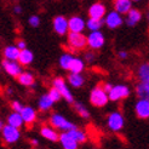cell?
I'll use <instances>...</instances> for the list:
<instances>
[{
    "label": "cell",
    "instance_id": "cell-1",
    "mask_svg": "<svg viewBox=\"0 0 149 149\" xmlns=\"http://www.w3.org/2000/svg\"><path fill=\"white\" fill-rule=\"evenodd\" d=\"M90 102L93 107H97V108H102L104 106H107V103L109 102L108 92L102 86L93 87L90 92Z\"/></svg>",
    "mask_w": 149,
    "mask_h": 149
},
{
    "label": "cell",
    "instance_id": "cell-2",
    "mask_svg": "<svg viewBox=\"0 0 149 149\" xmlns=\"http://www.w3.org/2000/svg\"><path fill=\"white\" fill-rule=\"evenodd\" d=\"M50 125L54 126L55 129H58L59 131H63V132H68V131L77 127V126L72 121H69L65 116L58 114V113H55L50 116Z\"/></svg>",
    "mask_w": 149,
    "mask_h": 149
},
{
    "label": "cell",
    "instance_id": "cell-3",
    "mask_svg": "<svg viewBox=\"0 0 149 149\" xmlns=\"http://www.w3.org/2000/svg\"><path fill=\"white\" fill-rule=\"evenodd\" d=\"M67 41L72 50H84L87 46V36H85L83 33H74L69 32L67 35Z\"/></svg>",
    "mask_w": 149,
    "mask_h": 149
},
{
    "label": "cell",
    "instance_id": "cell-4",
    "mask_svg": "<svg viewBox=\"0 0 149 149\" xmlns=\"http://www.w3.org/2000/svg\"><path fill=\"white\" fill-rule=\"evenodd\" d=\"M125 119L120 111H111L107 118V126L110 131L119 132L124 129Z\"/></svg>",
    "mask_w": 149,
    "mask_h": 149
},
{
    "label": "cell",
    "instance_id": "cell-5",
    "mask_svg": "<svg viewBox=\"0 0 149 149\" xmlns=\"http://www.w3.org/2000/svg\"><path fill=\"white\" fill-rule=\"evenodd\" d=\"M52 84H54V87H56L57 90L61 92L62 97L68 102V103H74V96L72 93V91L69 90L68 85H67L65 80L61 77H57L54 79V81H52Z\"/></svg>",
    "mask_w": 149,
    "mask_h": 149
},
{
    "label": "cell",
    "instance_id": "cell-6",
    "mask_svg": "<svg viewBox=\"0 0 149 149\" xmlns=\"http://www.w3.org/2000/svg\"><path fill=\"white\" fill-rule=\"evenodd\" d=\"M130 87L126 86V85H114L113 88L110 90V92L108 93L109 96V101L111 102H118V101H121L127 98L130 96Z\"/></svg>",
    "mask_w": 149,
    "mask_h": 149
},
{
    "label": "cell",
    "instance_id": "cell-7",
    "mask_svg": "<svg viewBox=\"0 0 149 149\" xmlns=\"http://www.w3.org/2000/svg\"><path fill=\"white\" fill-rule=\"evenodd\" d=\"M104 44H106V36L102 32H90L87 35V46L91 50H100L104 46Z\"/></svg>",
    "mask_w": 149,
    "mask_h": 149
},
{
    "label": "cell",
    "instance_id": "cell-8",
    "mask_svg": "<svg viewBox=\"0 0 149 149\" xmlns=\"http://www.w3.org/2000/svg\"><path fill=\"white\" fill-rule=\"evenodd\" d=\"M124 22L125 21L123 18V15L119 13L115 10L110 11V12H107L106 17H104V24H106L109 29H116V28L120 27Z\"/></svg>",
    "mask_w": 149,
    "mask_h": 149
},
{
    "label": "cell",
    "instance_id": "cell-9",
    "mask_svg": "<svg viewBox=\"0 0 149 149\" xmlns=\"http://www.w3.org/2000/svg\"><path fill=\"white\" fill-rule=\"evenodd\" d=\"M3 69L6 72V74H9L10 77L17 78L19 74L23 72L22 69V64L18 61H10V59H4L1 62Z\"/></svg>",
    "mask_w": 149,
    "mask_h": 149
},
{
    "label": "cell",
    "instance_id": "cell-10",
    "mask_svg": "<svg viewBox=\"0 0 149 149\" xmlns=\"http://www.w3.org/2000/svg\"><path fill=\"white\" fill-rule=\"evenodd\" d=\"M52 27H54L55 33L58 35H65L69 32V22L64 16H62V15H58V16H56L54 18Z\"/></svg>",
    "mask_w": 149,
    "mask_h": 149
},
{
    "label": "cell",
    "instance_id": "cell-11",
    "mask_svg": "<svg viewBox=\"0 0 149 149\" xmlns=\"http://www.w3.org/2000/svg\"><path fill=\"white\" fill-rule=\"evenodd\" d=\"M3 138L6 143L12 144V143H16L17 141L21 137V132L19 129L17 127H13L11 125H5L4 129H3Z\"/></svg>",
    "mask_w": 149,
    "mask_h": 149
},
{
    "label": "cell",
    "instance_id": "cell-12",
    "mask_svg": "<svg viewBox=\"0 0 149 149\" xmlns=\"http://www.w3.org/2000/svg\"><path fill=\"white\" fill-rule=\"evenodd\" d=\"M88 17L90 18H97V19H104L107 15V9L104 4L102 3H95L88 7Z\"/></svg>",
    "mask_w": 149,
    "mask_h": 149
},
{
    "label": "cell",
    "instance_id": "cell-13",
    "mask_svg": "<svg viewBox=\"0 0 149 149\" xmlns=\"http://www.w3.org/2000/svg\"><path fill=\"white\" fill-rule=\"evenodd\" d=\"M135 113L139 119H149V101L138 98L135 104Z\"/></svg>",
    "mask_w": 149,
    "mask_h": 149
},
{
    "label": "cell",
    "instance_id": "cell-14",
    "mask_svg": "<svg viewBox=\"0 0 149 149\" xmlns=\"http://www.w3.org/2000/svg\"><path fill=\"white\" fill-rule=\"evenodd\" d=\"M69 32L74 33H83L86 28V21L80 16H72L69 19Z\"/></svg>",
    "mask_w": 149,
    "mask_h": 149
},
{
    "label": "cell",
    "instance_id": "cell-15",
    "mask_svg": "<svg viewBox=\"0 0 149 149\" xmlns=\"http://www.w3.org/2000/svg\"><path fill=\"white\" fill-rule=\"evenodd\" d=\"M40 135L47 139V141H51V142H57V141H59V135L58 132L55 130L54 126L51 125H45L42 126V127L40 129Z\"/></svg>",
    "mask_w": 149,
    "mask_h": 149
},
{
    "label": "cell",
    "instance_id": "cell-16",
    "mask_svg": "<svg viewBox=\"0 0 149 149\" xmlns=\"http://www.w3.org/2000/svg\"><path fill=\"white\" fill-rule=\"evenodd\" d=\"M59 142H61L63 149H78V146H79V143L68 132H62L59 135Z\"/></svg>",
    "mask_w": 149,
    "mask_h": 149
},
{
    "label": "cell",
    "instance_id": "cell-17",
    "mask_svg": "<svg viewBox=\"0 0 149 149\" xmlns=\"http://www.w3.org/2000/svg\"><path fill=\"white\" fill-rule=\"evenodd\" d=\"M141 19H142V13L137 9H131L130 12L126 13V18H125V23L129 27H133L138 24Z\"/></svg>",
    "mask_w": 149,
    "mask_h": 149
},
{
    "label": "cell",
    "instance_id": "cell-18",
    "mask_svg": "<svg viewBox=\"0 0 149 149\" xmlns=\"http://www.w3.org/2000/svg\"><path fill=\"white\" fill-rule=\"evenodd\" d=\"M114 10L121 15H126L132 9V0H113Z\"/></svg>",
    "mask_w": 149,
    "mask_h": 149
},
{
    "label": "cell",
    "instance_id": "cell-19",
    "mask_svg": "<svg viewBox=\"0 0 149 149\" xmlns=\"http://www.w3.org/2000/svg\"><path fill=\"white\" fill-rule=\"evenodd\" d=\"M19 54H21V50L17 47V45H9V46H6L3 51L4 58L10 59V61H18Z\"/></svg>",
    "mask_w": 149,
    "mask_h": 149
},
{
    "label": "cell",
    "instance_id": "cell-20",
    "mask_svg": "<svg viewBox=\"0 0 149 149\" xmlns=\"http://www.w3.org/2000/svg\"><path fill=\"white\" fill-rule=\"evenodd\" d=\"M21 115L27 125H32L36 120V111L32 107H23V109L21 110Z\"/></svg>",
    "mask_w": 149,
    "mask_h": 149
},
{
    "label": "cell",
    "instance_id": "cell-21",
    "mask_svg": "<svg viewBox=\"0 0 149 149\" xmlns=\"http://www.w3.org/2000/svg\"><path fill=\"white\" fill-rule=\"evenodd\" d=\"M17 80H18V83L21 85L27 86V87H33L34 84H35L34 75L32 73H29V72H22L17 77Z\"/></svg>",
    "mask_w": 149,
    "mask_h": 149
},
{
    "label": "cell",
    "instance_id": "cell-22",
    "mask_svg": "<svg viewBox=\"0 0 149 149\" xmlns=\"http://www.w3.org/2000/svg\"><path fill=\"white\" fill-rule=\"evenodd\" d=\"M135 92L138 98H144L149 101V83L139 81L135 87Z\"/></svg>",
    "mask_w": 149,
    "mask_h": 149
},
{
    "label": "cell",
    "instance_id": "cell-23",
    "mask_svg": "<svg viewBox=\"0 0 149 149\" xmlns=\"http://www.w3.org/2000/svg\"><path fill=\"white\" fill-rule=\"evenodd\" d=\"M54 104H55L54 100L50 97L49 93H46V95L40 96V98H39V101H38V108H39V110H41V111H47L49 109L52 108V106H54Z\"/></svg>",
    "mask_w": 149,
    "mask_h": 149
},
{
    "label": "cell",
    "instance_id": "cell-24",
    "mask_svg": "<svg viewBox=\"0 0 149 149\" xmlns=\"http://www.w3.org/2000/svg\"><path fill=\"white\" fill-rule=\"evenodd\" d=\"M24 121H23V118H22L21 113L18 111H13V113L9 114L7 116V125H11L13 127H17V129H21L23 126Z\"/></svg>",
    "mask_w": 149,
    "mask_h": 149
},
{
    "label": "cell",
    "instance_id": "cell-25",
    "mask_svg": "<svg viewBox=\"0 0 149 149\" xmlns=\"http://www.w3.org/2000/svg\"><path fill=\"white\" fill-rule=\"evenodd\" d=\"M68 83L73 87L79 88L85 84V78L81 75V73H70L68 75Z\"/></svg>",
    "mask_w": 149,
    "mask_h": 149
},
{
    "label": "cell",
    "instance_id": "cell-26",
    "mask_svg": "<svg viewBox=\"0 0 149 149\" xmlns=\"http://www.w3.org/2000/svg\"><path fill=\"white\" fill-rule=\"evenodd\" d=\"M137 78L139 81L149 83V62L142 63L137 69Z\"/></svg>",
    "mask_w": 149,
    "mask_h": 149
},
{
    "label": "cell",
    "instance_id": "cell-27",
    "mask_svg": "<svg viewBox=\"0 0 149 149\" xmlns=\"http://www.w3.org/2000/svg\"><path fill=\"white\" fill-rule=\"evenodd\" d=\"M33 61H34V54L31 50H28V49L21 50V54H19V57H18V62L22 65H29Z\"/></svg>",
    "mask_w": 149,
    "mask_h": 149
},
{
    "label": "cell",
    "instance_id": "cell-28",
    "mask_svg": "<svg viewBox=\"0 0 149 149\" xmlns=\"http://www.w3.org/2000/svg\"><path fill=\"white\" fill-rule=\"evenodd\" d=\"M85 68V61L81 59L79 57H74L73 61L70 63V67H69V72L70 73H81Z\"/></svg>",
    "mask_w": 149,
    "mask_h": 149
},
{
    "label": "cell",
    "instance_id": "cell-29",
    "mask_svg": "<svg viewBox=\"0 0 149 149\" xmlns=\"http://www.w3.org/2000/svg\"><path fill=\"white\" fill-rule=\"evenodd\" d=\"M103 24H104V19H97V18L88 17V19L86 22V28L90 32H96V31H101Z\"/></svg>",
    "mask_w": 149,
    "mask_h": 149
},
{
    "label": "cell",
    "instance_id": "cell-30",
    "mask_svg": "<svg viewBox=\"0 0 149 149\" xmlns=\"http://www.w3.org/2000/svg\"><path fill=\"white\" fill-rule=\"evenodd\" d=\"M68 133H69V135H70L74 139L77 141L78 143H84V142H86V139H87L86 132L83 131V130H80V129H78V127L73 129V130H70V131H68Z\"/></svg>",
    "mask_w": 149,
    "mask_h": 149
},
{
    "label": "cell",
    "instance_id": "cell-31",
    "mask_svg": "<svg viewBox=\"0 0 149 149\" xmlns=\"http://www.w3.org/2000/svg\"><path fill=\"white\" fill-rule=\"evenodd\" d=\"M74 56L72 54H63L61 57L58 59V63H59V67H61L62 69H65V70H69V67H70V63L73 61Z\"/></svg>",
    "mask_w": 149,
    "mask_h": 149
},
{
    "label": "cell",
    "instance_id": "cell-32",
    "mask_svg": "<svg viewBox=\"0 0 149 149\" xmlns=\"http://www.w3.org/2000/svg\"><path fill=\"white\" fill-rule=\"evenodd\" d=\"M74 109H75V111L83 119H88L90 118V111L87 110V108L81 102H74Z\"/></svg>",
    "mask_w": 149,
    "mask_h": 149
},
{
    "label": "cell",
    "instance_id": "cell-33",
    "mask_svg": "<svg viewBox=\"0 0 149 149\" xmlns=\"http://www.w3.org/2000/svg\"><path fill=\"white\" fill-rule=\"evenodd\" d=\"M49 96H50V97H51L52 100H54V102H55V103H56V102H58L61 98H63V97H62V95H61V92H59V91L57 90V88H56V87H54V86H52V88L49 91Z\"/></svg>",
    "mask_w": 149,
    "mask_h": 149
},
{
    "label": "cell",
    "instance_id": "cell-34",
    "mask_svg": "<svg viewBox=\"0 0 149 149\" xmlns=\"http://www.w3.org/2000/svg\"><path fill=\"white\" fill-rule=\"evenodd\" d=\"M28 24L33 28L39 27L40 26V17L36 16V15H32V16L28 18Z\"/></svg>",
    "mask_w": 149,
    "mask_h": 149
},
{
    "label": "cell",
    "instance_id": "cell-35",
    "mask_svg": "<svg viewBox=\"0 0 149 149\" xmlns=\"http://www.w3.org/2000/svg\"><path fill=\"white\" fill-rule=\"evenodd\" d=\"M95 59H96V55H95L93 51H87V52H85V55H84V61H85V62L92 63Z\"/></svg>",
    "mask_w": 149,
    "mask_h": 149
},
{
    "label": "cell",
    "instance_id": "cell-36",
    "mask_svg": "<svg viewBox=\"0 0 149 149\" xmlns=\"http://www.w3.org/2000/svg\"><path fill=\"white\" fill-rule=\"evenodd\" d=\"M11 108L13 109V111H18V113H21V110L23 109V106H22L18 101H12L11 102Z\"/></svg>",
    "mask_w": 149,
    "mask_h": 149
},
{
    "label": "cell",
    "instance_id": "cell-37",
    "mask_svg": "<svg viewBox=\"0 0 149 149\" xmlns=\"http://www.w3.org/2000/svg\"><path fill=\"white\" fill-rule=\"evenodd\" d=\"M17 47H18L19 50L27 49V42H26L24 40H18V41H17Z\"/></svg>",
    "mask_w": 149,
    "mask_h": 149
},
{
    "label": "cell",
    "instance_id": "cell-38",
    "mask_svg": "<svg viewBox=\"0 0 149 149\" xmlns=\"http://www.w3.org/2000/svg\"><path fill=\"white\" fill-rule=\"evenodd\" d=\"M118 56H119V58H121V59H126V58L129 57V54L125 50H121V51H119Z\"/></svg>",
    "mask_w": 149,
    "mask_h": 149
},
{
    "label": "cell",
    "instance_id": "cell-39",
    "mask_svg": "<svg viewBox=\"0 0 149 149\" xmlns=\"http://www.w3.org/2000/svg\"><path fill=\"white\" fill-rule=\"evenodd\" d=\"M113 86H114V85H111L110 83H104V84L102 85V87H103L104 90H106L108 93L110 92V90H111V88H113Z\"/></svg>",
    "mask_w": 149,
    "mask_h": 149
},
{
    "label": "cell",
    "instance_id": "cell-40",
    "mask_svg": "<svg viewBox=\"0 0 149 149\" xmlns=\"http://www.w3.org/2000/svg\"><path fill=\"white\" fill-rule=\"evenodd\" d=\"M13 11H15V13H21L22 12V7L21 6H15L13 7Z\"/></svg>",
    "mask_w": 149,
    "mask_h": 149
},
{
    "label": "cell",
    "instance_id": "cell-41",
    "mask_svg": "<svg viewBox=\"0 0 149 149\" xmlns=\"http://www.w3.org/2000/svg\"><path fill=\"white\" fill-rule=\"evenodd\" d=\"M31 143H32V146H34V147L39 146V142H38V139H35V138H32V139H31Z\"/></svg>",
    "mask_w": 149,
    "mask_h": 149
},
{
    "label": "cell",
    "instance_id": "cell-42",
    "mask_svg": "<svg viewBox=\"0 0 149 149\" xmlns=\"http://www.w3.org/2000/svg\"><path fill=\"white\" fill-rule=\"evenodd\" d=\"M4 126H5V125H4V123H3L1 120H0V131H3V129H4Z\"/></svg>",
    "mask_w": 149,
    "mask_h": 149
},
{
    "label": "cell",
    "instance_id": "cell-43",
    "mask_svg": "<svg viewBox=\"0 0 149 149\" xmlns=\"http://www.w3.org/2000/svg\"><path fill=\"white\" fill-rule=\"evenodd\" d=\"M132 1H135V3H136V1H141V0H132Z\"/></svg>",
    "mask_w": 149,
    "mask_h": 149
},
{
    "label": "cell",
    "instance_id": "cell-44",
    "mask_svg": "<svg viewBox=\"0 0 149 149\" xmlns=\"http://www.w3.org/2000/svg\"><path fill=\"white\" fill-rule=\"evenodd\" d=\"M93 149H96V148H93Z\"/></svg>",
    "mask_w": 149,
    "mask_h": 149
}]
</instances>
